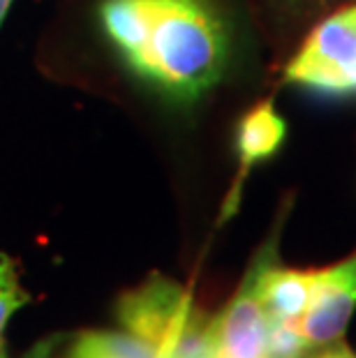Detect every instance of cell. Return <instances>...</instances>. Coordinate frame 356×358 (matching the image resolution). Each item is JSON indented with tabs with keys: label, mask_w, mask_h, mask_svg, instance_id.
Masks as SVG:
<instances>
[{
	"label": "cell",
	"mask_w": 356,
	"mask_h": 358,
	"mask_svg": "<svg viewBox=\"0 0 356 358\" xmlns=\"http://www.w3.org/2000/svg\"><path fill=\"white\" fill-rule=\"evenodd\" d=\"M116 315L123 331L150 342L160 358L169 354L187 331L208 322L206 312L194 306L190 289L160 273H153L139 287L120 296Z\"/></svg>",
	"instance_id": "obj_3"
},
{
	"label": "cell",
	"mask_w": 356,
	"mask_h": 358,
	"mask_svg": "<svg viewBox=\"0 0 356 358\" xmlns=\"http://www.w3.org/2000/svg\"><path fill=\"white\" fill-rule=\"evenodd\" d=\"M0 358H7V349L5 347H0Z\"/></svg>",
	"instance_id": "obj_15"
},
{
	"label": "cell",
	"mask_w": 356,
	"mask_h": 358,
	"mask_svg": "<svg viewBox=\"0 0 356 358\" xmlns=\"http://www.w3.org/2000/svg\"><path fill=\"white\" fill-rule=\"evenodd\" d=\"M317 271H297L278 266V255L264 266L259 278L262 303L271 322L299 324L313 299Z\"/></svg>",
	"instance_id": "obj_6"
},
{
	"label": "cell",
	"mask_w": 356,
	"mask_h": 358,
	"mask_svg": "<svg viewBox=\"0 0 356 358\" xmlns=\"http://www.w3.org/2000/svg\"><path fill=\"white\" fill-rule=\"evenodd\" d=\"M356 310V252L336 266L320 268L313 299L299 319L308 347H324L340 340Z\"/></svg>",
	"instance_id": "obj_5"
},
{
	"label": "cell",
	"mask_w": 356,
	"mask_h": 358,
	"mask_svg": "<svg viewBox=\"0 0 356 358\" xmlns=\"http://www.w3.org/2000/svg\"><path fill=\"white\" fill-rule=\"evenodd\" d=\"M65 358H160L150 342L127 331H83Z\"/></svg>",
	"instance_id": "obj_8"
},
{
	"label": "cell",
	"mask_w": 356,
	"mask_h": 358,
	"mask_svg": "<svg viewBox=\"0 0 356 358\" xmlns=\"http://www.w3.org/2000/svg\"><path fill=\"white\" fill-rule=\"evenodd\" d=\"M308 342L294 322H271L269 358H301L308 352Z\"/></svg>",
	"instance_id": "obj_10"
},
{
	"label": "cell",
	"mask_w": 356,
	"mask_h": 358,
	"mask_svg": "<svg viewBox=\"0 0 356 358\" xmlns=\"http://www.w3.org/2000/svg\"><path fill=\"white\" fill-rule=\"evenodd\" d=\"M100 24L125 65L176 104L225 77L229 33L211 0H104Z\"/></svg>",
	"instance_id": "obj_1"
},
{
	"label": "cell",
	"mask_w": 356,
	"mask_h": 358,
	"mask_svg": "<svg viewBox=\"0 0 356 358\" xmlns=\"http://www.w3.org/2000/svg\"><path fill=\"white\" fill-rule=\"evenodd\" d=\"M56 342H58V338H47V340L37 342L24 358H51V349L56 347Z\"/></svg>",
	"instance_id": "obj_12"
},
{
	"label": "cell",
	"mask_w": 356,
	"mask_h": 358,
	"mask_svg": "<svg viewBox=\"0 0 356 358\" xmlns=\"http://www.w3.org/2000/svg\"><path fill=\"white\" fill-rule=\"evenodd\" d=\"M276 255L278 252L273 238L252 259L232 301L227 303L218 317L211 319L213 358H269L271 319L262 303L259 278L264 266Z\"/></svg>",
	"instance_id": "obj_4"
},
{
	"label": "cell",
	"mask_w": 356,
	"mask_h": 358,
	"mask_svg": "<svg viewBox=\"0 0 356 358\" xmlns=\"http://www.w3.org/2000/svg\"><path fill=\"white\" fill-rule=\"evenodd\" d=\"M287 125L283 116L276 111V106L271 100H264L255 104L238 123V134H236V150H238V166L241 176L252 169L257 162L266 159L283 146L285 141Z\"/></svg>",
	"instance_id": "obj_7"
},
{
	"label": "cell",
	"mask_w": 356,
	"mask_h": 358,
	"mask_svg": "<svg viewBox=\"0 0 356 358\" xmlns=\"http://www.w3.org/2000/svg\"><path fill=\"white\" fill-rule=\"evenodd\" d=\"M12 3H14V0H0V26H3V21L7 17V12H10Z\"/></svg>",
	"instance_id": "obj_14"
},
{
	"label": "cell",
	"mask_w": 356,
	"mask_h": 358,
	"mask_svg": "<svg viewBox=\"0 0 356 358\" xmlns=\"http://www.w3.org/2000/svg\"><path fill=\"white\" fill-rule=\"evenodd\" d=\"M276 3L303 17V14H315L333 3H340V0H276Z\"/></svg>",
	"instance_id": "obj_11"
},
{
	"label": "cell",
	"mask_w": 356,
	"mask_h": 358,
	"mask_svg": "<svg viewBox=\"0 0 356 358\" xmlns=\"http://www.w3.org/2000/svg\"><path fill=\"white\" fill-rule=\"evenodd\" d=\"M28 303L30 294L21 287L12 257L0 252V347H5V329L14 317V312H19Z\"/></svg>",
	"instance_id": "obj_9"
},
{
	"label": "cell",
	"mask_w": 356,
	"mask_h": 358,
	"mask_svg": "<svg viewBox=\"0 0 356 358\" xmlns=\"http://www.w3.org/2000/svg\"><path fill=\"white\" fill-rule=\"evenodd\" d=\"M315 358H356V356L347 347H333V349H327V352L315 356Z\"/></svg>",
	"instance_id": "obj_13"
},
{
	"label": "cell",
	"mask_w": 356,
	"mask_h": 358,
	"mask_svg": "<svg viewBox=\"0 0 356 358\" xmlns=\"http://www.w3.org/2000/svg\"><path fill=\"white\" fill-rule=\"evenodd\" d=\"M285 81L324 95H356V3L315 24L287 63Z\"/></svg>",
	"instance_id": "obj_2"
}]
</instances>
